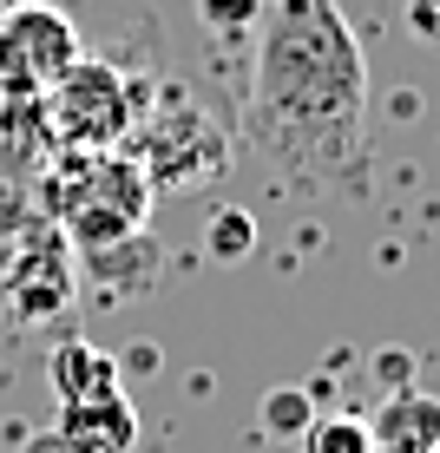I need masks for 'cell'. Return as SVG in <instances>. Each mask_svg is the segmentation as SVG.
Segmentation results:
<instances>
[{
	"instance_id": "cell-13",
	"label": "cell",
	"mask_w": 440,
	"mask_h": 453,
	"mask_svg": "<svg viewBox=\"0 0 440 453\" xmlns=\"http://www.w3.org/2000/svg\"><path fill=\"white\" fill-rule=\"evenodd\" d=\"M263 7L270 0H197V13H204V27H217V34H257V20H263Z\"/></svg>"
},
{
	"instance_id": "cell-7",
	"label": "cell",
	"mask_w": 440,
	"mask_h": 453,
	"mask_svg": "<svg viewBox=\"0 0 440 453\" xmlns=\"http://www.w3.org/2000/svg\"><path fill=\"white\" fill-rule=\"evenodd\" d=\"M53 441L66 447V453H138V408H132L125 395L59 408Z\"/></svg>"
},
{
	"instance_id": "cell-3",
	"label": "cell",
	"mask_w": 440,
	"mask_h": 453,
	"mask_svg": "<svg viewBox=\"0 0 440 453\" xmlns=\"http://www.w3.org/2000/svg\"><path fill=\"white\" fill-rule=\"evenodd\" d=\"M158 105V86L145 73H125L112 59L86 53L53 92L40 99V119L59 151H125V138Z\"/></svg>"
},
{
	"instance_id": "cell-9",
	"label": "cell",
	"mask_w": 440,
	"mask_h": 453,
	"mask_svg": "<svg viewBox=\"0 0 440 453\" xmlns=\"http://www.w3.org/2000/svg\"><path fill=\"white\" fill-rule=\"evenodd\" d=\"M46 381H53L59 408H80V401H112V395H125V388H119V362H112L105 349H92L86 335L53 342V355H46Z\"/></svg>"
},
{
	"instance_id": "cell-1",
	"label": "cell",
	"mask_w": 440,
	"mask_h": 453,
	"mask_svg": "<svg viewBox=\"0 0 440 453\" xmlns=\"http://www.w3.org/2000/svg\"><path fill=\"white\" fill-rule=\"evenodd\" d=\"M243 145L276 178L328 191L368 158V59L336 0H270L243 99Z\"/></svg>"
},
{
	"instance_id": "cell-16",
	"label": "cell",
	"mask_w": 440,
	"mask_h": 453,
	"mask_svg": "<svg viewBox=\"0 0 440 453\" xmlns=\"http://www.w3.org/2000/svg\"><path fill=\"white\" fill-rule=\"evenodd\" d=\"M53 7H73V0H53Z\"/></svg>"
},
{
	"instance_id": "cell-14",
	"label": "cell",
	"mask_w": 440,
	"mask_h": 453,
	"mask_svg": "<svg viewBox=\"0 0 440 453\" xmlns=\"http://www.w3.org/2000/svg\"><path fill=\"white\" fill-rule=\"evenodd\" d=\"M407 27H414L421 40L440 46V0H407Z\"/></svg>"
},
{
	"instance_id": "cell-12",
	"label": "cell",
	"mask_w": 440,
	"mask_h": 453,
	"mask_svg": "<svg viewBox=\"0 0 440 453\" xmlns=\"http://www.w3.org/2000/svg\"><path fill=\"white\" fill-rule=\"evenodd\" d=\"M257 420H263V434H270V441H303V427L316 420V401H309L303 388H270V395H263V408H257Z\"/></svg>"
},
{
	"instance_id": "cell-4",
	"label": "cell",
	"mask_w": 440,
	"mask_h": 453,
	"mask_svg": "<svg viewBox=\"0 0 440 453\" xmlns=\"http://www.w3.org/2000/svg\"><path fill=\"white\" fill-rule=\"evenodd\" d=\"M86 59L73 7L53 0H7L0 7V99H46Z\"/></svg>"
},
{
	"instance_id": "cell-5",
	"label": "cell",
	"mask_w": 440,
	"mask_h": 453,
	"mask_svg": "<svg viewBox=\"0 0 440 453\" xmlns=\"http://www.w3.org/2000/svg\"><path fill=\"white\" fill-rule=\"evenodd\" d=\"M125 151L145 165L151 191H184V184H204V178H217V171L230 165V138L217 132L191 99H171V105L158 99L145 112V125L125 138Z\"/></svg>"
},
{
	"instance_id": "cell-6",
	"label": "cell",
	"mask_w": 440,
	"mask_h": 453,
	"mask_svg": "<svg viewBox=\"0 0 440 453\" xmlns=\"http://www.w3.org/2000/svg\"><path fill=\"white\" fill-rule=\"evenodd\" d=\"M0 303L20 322H53L73 303V257H66V230L53 217H27L13 237H0Z\"/></svg>"
},
{
	"instance_id": "cell-15",
	"label": "cell",
	"mask_w": 440,
	"mask_h": 453,
	"mask_svg": "<svg viewBox=\"0 0 440 453\" xmlns=\"http://www.w3.org/2000/svg\"><path fill=\"white\" fill-rule=\"evenodd\" d=\"M27 453H66V447H59L53 427H46V434H34V441H27Z\"/></svg>"
},
{
	"instance_id": "cell-8",
	"label": "cell",
	"mask_w": 440,
	"mask_h": 453,
	"mask_svg": "<svg viewBox=\"0 0 440 453\" xmlns=\"http://www.w3.org/2000/svg\"><path fill=\"white\" fill-rule=\"evenodd\" d=\"M368 447L374 453H440V395L395 388L368 420Z\"/></svg>"
},
{
	"instance_id": "cell-10",
	"label": "cell",
	"mask_w": 440,
	"mask_h": 453,
	"mask_svg": "<svg viewBox=\"0 0 440 453\" xmlns=\"http://www.w3.org/2000/svg\"><path fill=\"white\" fill-rule=\"evenodd\" d=\"M296 447H303V453H374L368 447V420H361V414H316Z\"/></svg>"
},
{
	"instance_id": "cell-11",
	"label": "cell",
	"mask_w": 440,
	"mask_h": 453,
	"mask_svg": "<svg viewBox=\"0 0 440 453\" xmlns=\"http://www.w3.org/2000/svg\"><path fill=\"white\" fill-rule=\"evenodd\" d=\"M204 250H211L217 263H243L250 250H257V217L237 211V204L211 211V224H204Z\"/></svg>"
},
{
	"instance_id": "cell-2",
	"label": "cell",
	"mask_w": 440,
	"mask_h": 453,
	"mask_svg": "<svg viewBox=\"0 0 440 453\" xmlns=\"http://www.w3.org/2000/svg\"><path fill=\"white\" fill-rule=\"evenodd\" d=\"M151 197L158 191L132 151H59L40 178V217H53L66 243H80V257L138 237Z\"/></svg>"
}]
</instances>
